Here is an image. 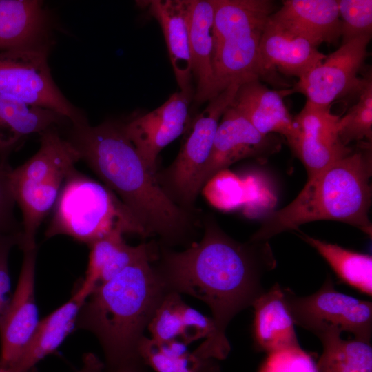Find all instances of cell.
Returning a JSON list of instances; mask_svg holds the SVG:
<instances>
[{"label":"cell","mask_w":372,"mask_h":372,"mask_svg":"<svg viewBox=\"0 0 372 372\" xmlns=\"http://www.w3.org/2000/svg\"><path fill=\"white\" fill-rule=\"evenodd\" d=\"M284 299L294 324L311 331L319 339L346 331L354 338L370 342L372 303L337 291L329 276L322 287L307 296H298L283 289Z\"/></svg>","instance_id":"cell-8"},{"label":"cell","mask_w":372,"mask_h":372,"mask_svg":"<svg viewBox=\"0 0 372 372\" xmlns=\"http://www.w3.org/2000/svg\"><path fill=\"white\" fill-rule=\"evenodd\" d=\"M214 12V0H188L189 43L196 83L194 99L197 103L212 99Z\"/></svg>","instance_id":"cell-20"},{"label":"cell","mask_w":372,"mask_h":372,"mask_svg":"<svg viewBox=\"0 0 372 372\" xmlns=\"http://www.w3.org/2000/svg\"><path fill=\"white\" fill-rule=\"evenodd\" d=\"M271 19L314 46L337 43L341 34L338 1L285 0Z\"/></svg>","instance_id":"cell-17"},{"label":"cell","mask_w":372,"mask_h":372,"mask_svg":"<svg viewBox=\"0 0 372 372\" xmlns=\"http://www.w3.org/2000/svg\"><path fill=\"white\" fill-rule=\"evenodd\" d=\"M371 142L357 143L350 153L307 180L289 204L267 215L249 240L269 241L317 220L342 222L371 238Z\"/></svg>","instance_id":"cell-4"},{"label":"cell","mask_w":372,"mask_h":372,"mask_svg":"<svg viewBox=\"0 0 372 372\" xmlns=\"http://www.w3.org/2000/svg\"><path fill=\"white\" fill-rule=\"evenodd\" d=\"M0 372H13L10 368L0 367Z\"/></svg>","instance_id":"cell-33"},{"label":"cell","mask_w":372,"mask_h":372,"mask_svg":"<svg viewBox=\"0 0 372 372\" xmlns=\"http://www.w3.org/2000/svg\"><path fill=\"white\" fill-rule=\"evenodd\" d=\"M123 234L114 231L90 245L87 269L78 289L80 293L89 297L98 283L110 280L134 261L136 250L125 242Z\"/></svg>","instance_id":"cell-24"},{"label":"cell","mask_w":372,"mask_h":372,"mask_svg":"<svg viewBox=\"0 0 372 372\" xmlns=\"http://www.w3.org/2000/svg\"><path fill=\"white\" fill-rule=\"evenodd\" d=\"M192 99L183 92H174L153 111L123 123L125 134L153 174L161 151L190 127Z\"/></svg>","instance_id":"cell-13"},{"label":"cell","mask_w":372,"mask_h":372,"mask_svg":"<svg viewBox=\"0 0 372 372\" xmlns=\"http://www.w3.org/2000/svg\"><path fill=\"white\" fill-rule=\"evenodd\" d=\"M51 19L37 0H0V51L52 45Z\"/></svg>","instance_id":"cell-19"},{"label":"cell","mask_w":372,"mask_h":372,"mask_svg":"<svg viewBox=\"0 0 372 372\" xmlns=\"http://www.w3.org/2000/svg\"><path fill=\"white\" fill-rule=\"evenodd\" d=\"M116 372H138V370L134 369H123L118 370Z\"/></svg>","instance_id":"cell-32"},{"label":"cell","mask_w":372,"mask_h":372,"mask_svg":"<svg viewBox=\"0 0 372 372\" xmlns=\"http://www.w3.org/2000/svg\"><path fill=\"white\" fill-rule=\"evenodd\" d=\"M159 23L180 91L194 96L188 34V0L142 1Z\"/></svg>","instance_id":"cell-18"},{"label":"cell","mask_w":372,"mask_h":372,"mask_svg":"<svg viewBox=\"0 0 372 372\" xmlns=\"http://www.w3.org/2000/svg\"><path fill=\"white\" fill-rule=\"evenodd\" d=\"M285 91L271 90L254 79L239 85L230 106L241 114L263 135L278 134L290 148L295 143L296 130L293 117L283 97Z\"/></svg>","instance_id":"cell-16"},{"label":"cell","mask_w":372,"mask_h":372,"mask_svg":"<svg viewBox=\"0 0 372 372\" xmlns=\"http://www.w3.org/2000/svg\"><path fill=\"white\" fill-rule=\"evenodd\" d=\"M238 86L233 83L209 101L207 107L192 120L174 161L156 172V180L165 194L186 211L194 212L200 192V176L209 157L217 127Z\"/></svg>","instance_id":"cell-7"},{"label":"cell","mask_w":372,"mask_h":372,"mask_svg":"<svg viewBox=\"0 0 372 372\" xmlns=\"http://www.w3.org/2000/svg\"><path fill=\"white\" fill-rule=\"evenodd\" d=\"M251 306L254 309L253 338L258 351L269 353L300 346L283 289L278 284L265 291Z\"/></svg>","instance_id":"cell-21"},{"label":"cell","mask_w":372,"mask_h":372,"mask_svg":"<svg viewBox=\"0 0 372 372\" xmlns=\"http://www.w3.org/2000/svg\"><path fill=\"white\" fill-rule=\"evenodd\" d=\"M340 335L320 338L323 352L317 363L318 372H372L371 343L356 338L344 340Z\"/></svg>","instance_id":"cell-26"},{"label":"cell","mask_w":372,"mask_h":372,"mask_svg":"<svg viewBox=\"0 0 372 372\" xmlns=\"http://www.w3.org/2000/svg\"><path fill=\"white\" fill-rule=\"evenodd\" d=\"M281 144L280 137L260 134L229 105L220 120L209 157L200 176V191L212 177L236 162L249 158L265 161L279 151Z\"/></svg>","instance_id":"cell-11"},{"label":"cell","mask_w":372,"mask_h":372,"mask_svg":"<svg viewBox=\"0 0 372 372\" xmlns=\"http://www.w3.org/2000/svg\"><path fill=\"white\" fill-rule=\"evenodd\" d=\"M68 123L52 110L0 94V154L9 156L29 136Z\"/></svg>","instance_id":"cell-22"},{"label":"cell","mask_w":372,"mask_h":372,"mask_svg":"<svg viewBox=\"0 0 372 372\" xmlns=\"http://www.w3.org/2000/svg\"><path fill=\"white\" fill-rule=\"evenodd\" d=\"M92 171L112 191L142 228L165 243L186 240L198 225L195 213L172 201L125 134L123 123L105 120L90 125L70 123L65 137Z\"/></svg>","instance_id":"cell-2"},{"label":"cell","mask_w":372,"mask_h":372,"mask_svg":"<svg viewBox=\"0 0 372 372\" xmlns=\"http://www.w3.org/2000/svg\"><path fill=\"white\" fill-rule=\"evenodd\" d=\"M149 252L93 289L79 313V327L100 341L116 371L136 369L138 345L167 290Z\"/></svg>","instance_id":"cell-3"},{"label":"cell","mask_w":372,"mask_h":372,"mask_svg":"<svg viewBox=\"0 0 372 372\" xmlns=\"http://www.w3.org/2000/svg\"><path fill=\"white\" fill-rule=\"evenodd\" d=\"M371 36L356 38L340 47L306 74L300 78L287 94L296 92L307 101L322 106H331L334 101L362 88L364 77H358L368 55Z\"/></svg>","instance_id":"cell-10"},{"label":"cell","mask_w":372,"mask_h":372,"mask_svg":"<svg viewBox=\"0 0 372 372\" xmlns=\"http://www.w3.org/2000/svg\"><path fill=\"white\" fill-rule=\"evenodd\" d=\"M7 155L0 154V236L21 233L14 217L16 204L12 187V169Z\"/></svg>","instance_id":"cell-31"},{"label":"cell","mask_w":372,"mask_h":372,"mask_svg":"<svg viewBox=\"0 0 372 372\" xmlns=\"http://www.w3.org/2000/svg\"><path fill=\"white\" fill-rule=\"evenodd\" d=\"M342 44L372 32L371 0H339Z\"/></svg>","instance_id":"cell-29"},{"label":"cell","mask_w":372,"mask_h":372,"mask_svg":"<svg viewBox=\"0 0 372 372\" xmlns=\"http://www.w3.org/2000/svg\"><path fill=\"white\" fill-rule=\"evenodd\" d=\"M185 305L180 293H165L147 326L152 340L158 342L181 341Z\"/></svg>","instance_id":"cell-28"},{"label":"cell","mask_w":372,"mask_h":372,"mask_svg":"<svg viewBox=\"0 0 372 372\" xmlns=\"http://www.w3.org/2000/svg\"><path fill=\"white\" fill-rule=\"evenodd\" d=\"M299 236L313 247L327 261L338 277L349 286L368 296L372 294V257L311 237L302 232Z\"/></svg>","instance_id":"cell-25"},{"label":"cell","mask_w":372,"mask_h":372,"mask_svg":"<svg viewBox=\"0 0 372 372\" xmlns=\"http://www.w3.org/2000/svg\"><path fill=\"white\" fill-rule=\"evenodd\" d=\"M326 56L307 39L269 17L259 45L260 79L276 81V72L299 79Z\"/></svg>","instance_id":"cell-15"},{"label":"cell","mask_w":372,"mask_h":372,"mask_svg":"<svg viewBox=\"0 0 372 372\" xmlns=\"http://www.w3.org/2000/svg\"><path fill=\"white\" fill-rule=\"evenodd\" d=\"M339 119L330 106L308 101L293 117L296 137L291 149L304 166L308 180L353 150L339 137Z\"/></svg>","instance_id":"cell-12"},{"label":"cell","mask_w":372,"mask_h":372,"mask_svg":"<svg viewBox=\"0 0 372 372\" xmlns=\"http://www.w3.org/2000/svg\"><path fill=\"white\" fill-rule=\"evenodd\" d=\"M357 102L338 123L339 137L345 145L351 142H371L372 140V79L371 74L364 77Z\"/></svg>","instance_id":"cell-27"},{"label":"cell","mask_w":372,"mask_h":372,"mask_svg":"<svg viewBox=\"0 0 372 372\" xmlns=\"http://www.w3.org/2000/svg\"><path fill=\"white\" fill-rule=\"evenodd\" d=\"M117 230L145 236L142 228L112 191L73 171L62 185L45 236L67 235L90 246Z\"/></svg>","instance_id":"cell-6"},{"label":"cell","mask_w":372,"mask_h":372,"mask_svg":"<svg viewBox=\"0 0 372 372\" xmlns=\"http://www.w3.org/2000/svg\"><path fill=\"white\" fill-rule=\"evenodd\" d=\"M258 372H318L313 357L300 346L267 353Z\"/></svg>","instance_id":"cell-30"},{"label":"cell","mask_w":372,"mask_h":372,"mask_svg":"<svg viewBox=\"0 0 372 372\" xmlns=\"http://www.w3.org/2000/svg\"><path fill=\"white\" fill-rule=\"evenodd\" d=\"M276 267L269 241L240 242L207 216L199 242L181 251L162 247L159 264L154 267L167 291L186 293L207 304L218 344L229 354V322L265 291L262 278Z\"/></svg>","instance_id":"cell-1"},{"label":"cell","mask_w":372,"mask_h":372,"mask_svg":"<svg viewBox=\"0 0 372 372\" xmlns=\"http://www.w3.org/2000/svg\"><path fill=\"white\" fill-rule=\"evenodd\" d=\"M52 45L0 51V94L52 110L71 123L87 120L62 94L48 64Z\"/></svg>","instance_id":"cell-9"},{"label":"cell","mask_w":372,"mask_h":372,"mask_svg":"<svg viewBox=\"0 0 372 372\" xmlns=\"http://www.w3.org/2000/svg\"><path fill=\"white\" fill-rule=\"evenodd\" d=\"M23 252L14 293L0 318V367L10 368L17 363L39 322L34 296L37 247Z\"/></svg>","instance_id":"cell-14"},{"label":"cell","mask_w":372,"mask_h":372,"mask_svg":"<svg viewBox=\"0 0 372 372\" xmlns=\"http://www.w3.org/2000/svg\"><path fill=\"white\" fill-rule=\"evenodd\" d=\"M212 99L233 83L260 80L259 45L269 17V0H214Z\"/></svg>","instance_id":"cell-5"},{"label":"cell","mask_w":372,"mask_h":372,"mask_svg":"<svg viewBox=\"0 0 372 372\" xmlns=\"http://www.w3.org/2000/svg\"><path fill=\"white\" fill-rule=\"evenodd\" d=\"M87 297L75 291L70 299L39 320L17 363L13 372H30L40 360L55 351L76 323Z\"/></svg>","instance_id":"cell-23"}]
</instances>
